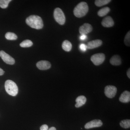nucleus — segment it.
<instances>
[{
  "mask_svg": "<svg viewBox=\"0 0 130 130\" xmlns=\"http://www.w3.org/2000/svg\"><path fill=\"white\" fill-rule=\"evenodd\" d=\"M26 22L29 26L37 29H42L43 26V22L41 18L37 15L29 16L26 19Z\"/></svg>",
  "mask_w": 130,
  "mask_h": 130,
  "instance_id": "1",
  "label": "nucleus"
},
{
  "mask_svg": "<svg viewBox=\"0 0 130 130\" xmlns=\"http://www.w3.org/2000/svg\"><path fill=\"white\" fill-rule=\"evenodd\" d=\"M89 11L88 4L85 2H80L75 7L73 13L76 17L81 18L85 16Z\"/></svg>",
  "mask_w": 130,
  "mask_h": 130,
  "instance_id": "2",
  "label": "nucleus"
},
{
  "mask_svg": "<svg viewBox=\"0 0 130 130\" xmlns=\"http://www.w3.org/2000/svg\"><path fill=\"white\" fill-rule=\"evenodd\" d=\"M5 88L8 94L15 96L18 93V88L16 84L13 81L7 80L5 82Z\"/></svg>",
  "mask_w": 130,
  "mask_h": 130,
  "instance_id": "3",
  "label": "nucleus"
},
{
  "mask_svg": "<svg viewBox=\"0 0 130 130\" xmlns=\"http://www.w3.org/2000/svg\"><path fill=\"white\" fill-rule=\"evenodd\" d=\"M54 18L56 22L59 24L63 25L66 21V18L64 13L60 8H57L54 11Z\"/></svg>",
  "mask_w": 130,
  "mask_h": 130,
  "instance_id": "4",
  "label": "nucleus"
},
{
  "mask_svg": "<svg viewBox=\"0 0 130 130\" xmlns=\"http://www.w3.org/2000/svg\"><path fill=\"white\" fill-rule=\"evenodd\" d=\"M105 55L103 53H98L94 54L91 58V60L95 66H99L105 61Z\"/></svg>",
  "mask_w": 130,
  "mask_h": 130,
  "instance_id": "5",
  "label": "nucleus"
},
{
  "mask_svg": "<svg viewBox=\"0 0 130 130\" xmlns=\"http://www.w3.org/2000/svg\"><path fill=\"white\" fill-rule=\"evenodd\" d=\"M117 89L115 86L108 85L105 87V95L108 98H113L116 95Z\"/></svg>",
  "mask_w": 130,
  "mask_h": 130,
  "instance_id": "6",
  "label": "nucleus"
},
{
  "mask_svg": "<svg viewBox=\"0 0 130 130\" xmlns=\"http://www.w3.org/2000/svg\"><path fill=\"white\" fill-rule=\"evenodd\" d=\"M0 57L4 62L8 64L13 65L15 63L14 59L3 50L0 51Z\"/></svg>",
  "mask_w": 130,
  "mask_h": 130,
  "instance_id": "7",
  "label": "nucleus"
},
{
  "mask_svg": "<svg viewBox=\"0 0 130 130\" xmlns=\"http://www.w3.org/2000/svg\"><path fill=\"white\" fill-rule=\"evenodd\" d=\"M93 30V27L90 24L85 23L79 27V31L81 35H86Z\"/></svg>",
  "mask_w": 130,
  "mask_h": 130,
  "instance_id": "8",
  "label": "nucleus"
},
{
  "mask_svg": "<svg viewBox=\"0 0 130 130\" xmlns=\"http://www.w3.org/2000/svg\"><path fill=\"white\" fill-rule=\"evenodd\" d=\"M103 123L100 120H94L86 123L85 126V128L86 129H90L102 126Z\"/></svg>",
  "mask_w": 130,
  "mask_h": 130,
  "instance_id": "9",
  "label": "nucleus"
},
{
  "mask_svg": "<svg viewBox=\"0 0 130 130\" xmlns=\"http://www.w3.org/2000/svg\"><path fill=\"white\" fill-rule=\"evenodd\" d=\"M37 67L40 70H48L51 67L50 62L46 60H41L37 63Z\"/></svg>",
  "mask_w": 130,
  "mask_h": 130,
  "instance_id": "10",
  "label": "nucleus"
},
{
  "mask_svg": "<svg viewBox=\"0 0 130 130\" xmlns=\"http://www.w3.org/2000/svg\"><path fill=\"white\" fill-rule=\"evenodd\" d=\"M114 22L111 17L108 16L103 19L102 22L103 26L106 28H109L113 26Z\"/></svg>",
  "mask_w": 130,
  "mask_h": 130,
  "instance_id": "11",
  "label": "nucleus"
},
{
  "mask_svg": "<svg viewBox=\"0 0 130 130\" xmlns=\"http://www.w3.org/2000/svg\"><path fill=\"white\" fill-rule=\"evenodd\" d=\"M102 44V40H93L89 42L86 45L87 48L89 49H92L101 46Z\"/></svg>",
  "mask_w": 130,
  "mask_h": 130,
  "instance_id": "12",
  "label": "nucleus"
},
{
  "mask_svg": "<svg viewBox=\"0 0 130 130\" xmlns=\"http://www.w3.org/2000/svg\"><path fill=\"white\" fill-rule=\"evenodd\" d=\"M119 101L121 102L126 103L130 101V93L129 91H124L119 98Z\"/></svg>",
  "mask_w": 130,
  "mask_h": 130,
  "instance_id": "13",
  "label": "nucleus"
},
{
  "mask_svg": "<svg viewBox=\"0 0 130 130\" xmlns=\"http://www.w3.org/2000/svg\"><path fill=\"white\" fill-rule=\"evenodd\" d=\"M86 101V98L85 96L83 95L79 96L76 99V103L75 105V107L78 108L82 106L85 104Z\"/></svg>",
  "mask_w": 130,
  "mask_h": 130,
  "instance_id": "14",
  "label": "nucleus"
},
{
  "mask_svg": "<svg viewBox=\"0 0 130 130\" xmlns=\"http://www.w3.org/2000/svg\"><path fill=\"white\" fill-rule=\"evenodd\" d=\"M110 63L113 66H119L121 63L120 56L118 55H114L110 59Z\"/></svg>",
  "mask_w": 130,
  "mask_h": 130,
  "instance_id": "15",
  "label": "nucleus"
},
{
  "mask_svg": "<svg viewBox=\"0 0 130 130\" xmlns=\"http://www.w3.org/2000/svg\"><path fill=\"white\" fill-rule=\"evenodd\" d=\"M62 47L64 51L69 52L71 50L72 45L69 41L65 40L62 43Z\"/></svg>",
  "mask_w": 130,
  "mask_h": 130,
  "instance_id": "16",
  "label": "nucleus"
},
{
  "mask_svg": "<svg viewBox=\"0 0 130 130\" xmlns=\"http://www.w3.org/2000/svg\"><path fill=\"white\" fill-rule=\"evenodd\" d=\"M110 9L108 7H105L100 9L98 12V14L100 17H103L107 15L110 11Z\"/></svg>",
  "mask_w": 130,
  "mask_h": 130,
  "instance_id": "17",
  "label": "nucleus"
},
{
  "mask_svg": "<svg viewBox=\"0 0 130 130\" xmlns=\"http://www.w3.org/2000/svg\"><path fill=\"white\" fill-rule=\"evenodd\" d=\"M111 2V0H96L95 4L98 7H101L108 4Z\"/></svg>",
  "mask_w": 130,
  "mask_h": 130,
  "instance_id": "18",
  "label": "nucleus"
},
{
  "mask_svg": "<svg viewBox=\"0 0 130 130\" xmlns=\"http://www.w3.org/2000/svg\"><path fill=\"white\" fill-rule=\"evenodd\" d=\"M5 37L7 40H16L18 38L17 35L14 33L8 32L5 35Z\"/></svg>",
  "mask_w": 130,
  "mask_h": 130,
  "instance_id": "19",
  "label": "nucleus"
},
{
  "mask_svg": "<svg viewBox=\"0 0 130 130\" xmlns=\"http://www.w3.org/2000/svg\"><path fill=\"white\" fill-rule=\"evenodd\" d=\"M32 42L30 40H25L22 42L20 44V46L22 47H28L32 45Z\"/></svg>",
  "mask_w": 130,
  "mask_h": 130,
  "instance_id": "20",
  "label": "nucleus"
},
{
  "mask_svg": "<svg viewBox=\"0 0 130 130\" xmlns=\"http://www.w3.org/2000/svg\"><path fill=\"white\" fill-rule=\"evenodd\" d=\"M120 125L121 127L124 128H129L130 127V120H122L120 123Z\"/></svg>",
  "mask_w": 130,
  "mask_h": 130,
  "instance_id": "21",
  "label": "nucleus"
},
{
  "mask_svg": "<svg viewBox=\"0 0 130 130\" xmlns=\"http://www.w3.org/2000/svg\"><path fill=\"white\" fill-rule=\"evenodd\" d=\"M11 0H0V7L2 8H7Z\"/></svg>",
  "mask_w": 130,
  "mask_h": 130,
  "instance_id": "22",
  "label": "nucleus"
},
{
  "mask_svg": "<svg viewBox=\"0 0 130 130\" xmlns=\"http://www.w3.org/2000/svg\"><path fill=\"white\" fill-rule=\"evenodd\" d=\"M124 43L126 46H130V31L127 32L124 38Z\"/></svg>",
  "mask_w": 130,
  "mask_h": 130,
  "instance_id": "23",
  "label": "nucleus"
},
{
  "mask_svg": "<svg viewBox=\"0 0 130 130\" xmlns=\"http://www.w3.org/2000/svg\"><path fill=\"white\" fill-rule=\"evenodd\" d=\"M79 49L83 51V52H85L87 49V47L86 45L84 44H81L79 46Z\"/></svg>",
  "mask_w": 130,
  "mask_h": 130,
  "instance_id": "24",
  "label": "nucleus"
},
{
  "mask_svg": "<svg viewBox=\"0 0 130 130\" xmlns=\"http://www.w3.org/2000/svg\"><path fill=\"white\" fill-rule=\"evenodd\" d=\"M48 126L47 125H43L40 127L41 130H48Z\"/></svg>",
  "mask_w": 130,
  "mask_h": 130,
  "instance_id": "25",
  "label": "nucleus"
},
{
  "mask_svg": "<svg viewBox=\"0 0 130 130\" xmlns=\"http://www.w3.org/2000/svg\"><path fill=\"white\" fill-rule=\"evenodd\" d=\"M87 38V36L86 35H81L80 37V39L81 40H84Z\"/></svg>",
  "mask_w": 130,
  "mask_h": 130,
  "instance_id": "26",
  "label": "nucleus"
},
{
  "mask_svg": "<svg viewBox=\"0 0 130 130\" xmlns=\"http://www.w3.org/2000/svg\"><path fill=\"white\" fill-rule=\"evenodd\" d=\"M5 73V72L1 68H0V76L3 75Z\"/></svg>",
  "mask_w": 130,
  "mask_h": 130,
  "instance_id": "27",
  "label": "nucleus"
},
{
  "mask_svg": "<svg viewBox=\"0 0 130 130\" xmlns=\"http://www.w3.org/2000/svg\"><path fill=\"white\" fill-rule=\"evenodd\" d=\"M127 76L129 78H130V69L129 68V70L127 71Z\"/></svg>",
  "mask_w": 130,
  "mask_h": 130,
  "instance_id": "28",
  "label": "nucleus"
},
{
  "mask_svg": "<svg viewBox=\"0 0 130 130\" xmlns=\"http://www.w3.org/2000/svg\"><path fill=\"white\" fill-rule=\"evenodd\" d=\"M48 130H56V128L54 127H52L50 128Z\"/></svg>",
  "mask_w": 130,
  "mask_h": 130,
  "instance_id": "29",
  "label": "nucleus"
}]
</instances>
